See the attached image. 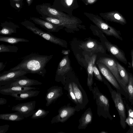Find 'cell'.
<instances>
[{"mask_svg":"<svg viewBox=\"0 0 133 133\" xmlns=\"http://www.w3.org/2000/svg\"><path fill=\"white\" fill-rule=\"evenodd\" d=\"M53 56V55L31 53L22 58L21 62L9 70H24L29 73L37 74L44 77L47 72L45 67Z\"/></svg>","mask_w":133,"mask_h":133,"instance_id":"obj_1","label":"cell"},{"mask_svg":"<svg viewBox=\"0 0 133 133\" xmlns=\"http://www.w3.org/2000/svg\"><path fill=\"white\" fill-rule=\"evenodd\" d=\"M92 91L94 99L97 105L98 116L112 120L113 118L109 111V103L108 98L100 92L97 86L94 87Z\"/></svg>","mask_w":133,"mask_h":133,"instance_id":"obj_2","label":"cell"},{"mask_svg":"<svg viewBox=\"0 0 133 133\" xmlns=\"http://www.w3.org/2000/svg\"><path fill=\"white\" fill-rule=\"evenodd\" d=\"M83 14L106 35L113 36L116 38L123 40L120 32L106 23L98 15L85 12Z\"/></svg>","mask_w":133,"mask_h":133,"instance_id":"obj_3","label":"cell"},{"mask_svg":"<svg viewBox=\"0 0 133 133\" xmlns=\"http://www.w3.org/2000/svg\"><path fill=\"white\" fill-rule=\"evenodd\" d=\"M36 9L42 16L55 17L67 20L80 21L79 18L60 11L50 6V4L43 3L37 5Z\"/></svg>","mask_w":133,"mask_h":133,"instance_id":"obj_4","label":"cell"},{"mask_svg":"<svg viewBox=\"0 0 133 133\" xmlns=\"http://www.w3.org/2000/svg\"><path fill=\"white\" fill-rule=\"evenodd\" d=\"M21 24L26 29L46 40L62 47L67 48V43L65 40L58 38L48 32L42 31L36 27L34 23L28 20H25Z\"/></svg>","mask_w":133,"mask_h":133,"instance_id":"obj_5","label":"cell"},{"mask_svg":"<svg viewBox=\"0 0 133 133\" xmlns=\"http://www.w3.org/2000/svg\"><path fill=\"white\" fill-rule=\"evenodd\" d=\"M103 81L107 86L110 93L118 113L120 125L122 128L125 129L126 127L125 110L121 96L119 93L112 89L108 82L103 80Z\"/></svg>","mask_w":133,"mask_h":133,"instance_id":"obj_6","label":"cell"},{"mask_svg":"<svg viewBox=\"0 0 133 133\" xmlns=\"http://www.w3.org/2000/svg\"><path fill=\"white\" fill-rule=\"evenodd\" d=\"M116 58L112 57H100L97 62L105 65L114 76L117 81L125 92L128 94L127 86L124 82L119 74L117 67Z\"/></svg>","mask_w":133,"mask_h":133,"instance_id":"obj_7","label":"cell"},{"mask_svg":"<svg viewBox=\"0 0 133 133\" xmlns=\"http://www.w3.org/2000/svg\"><path fill=\"white\" fill-rule=\"evenodd\" d=\"M71 82L78 102L75 108L76 111H79L84 108L88 102V99L86 93L79 83L75 81Z\"/></svg>","mask_w":133,"mask_h":133,"instance_id":"obj_8","label":"cell"},{"mask_svg":"<svg viewBox=\"0 0 133 133\" xmlns=\"http://www.w3.org/2000/svg\"><path fill=\"white\" fill-rule=\"evenodd\" d=\"M54 6L58 10L71 15L79 7L77 0H55Z\"/></svg>","mask_w":133,"mask_h":133,"instance_id":"obj_9","label":"cell"},{"mask_svg":"<svg viewBox=\"0 0 133 133\" xmlns=\"http://www.w3.org/2000/svg\"><path fill=\"white\" fill-rule=\"evenodd\" d=\"M76 111L75 107L68 105L63 106L59 109L58 114L52 118L51 123H64L74 115Z\"/></svg>","mask_w":133,"mask_h":133,"instance_id":"obj_10","label":"cell"},{"mask_svg":"<svg viewBox=\"0 0 133 133\" xmlns=\"http://www.w3.org/2000/svg\"><path fill=\"white\" fill-rule=\"evenodd\" d=\"M78 47L85 51L90 52L91 54L105 52L103 45L97 41L92 39H90L82 42L79 44Z\"/></svg>","mask_w":133,"mask_h":133,"instance_id":"obj_11","label":"cell"},{"mask_svg":"<svg viewBox=\"0 0 133 133\" xmlns=\"http://www.w3.org/2000/svg\"><path fill=\"white\" fill-rule=\"evenodd\" d=\"M28 73L27 71L21 70L4 71L0 74V86L10 83L16 78Z\"/></svg>","mask_w":133,"mask_h":133,"instance_id":"obj_12","label":"cell"},{"mask_svg":"<svg viewBox=\"0 0 133 133\" xmlns=\"http://www.w3.org/2000/svg\"><path fill=\"white\" fill-rule=\"evenodd\" d=\"M103 43L108 51L115 58L125 64H127V60L124 51L117 45L109 41L106 37L103 39Z\"/></svg>","mask_w":133,"mask_h":133,"instance_id":"obj_13","label":"cell"},{"mask_svg":"<svg viewBox=\"0 0 133 133\" xmlns=\"http://www.w3.org/2000/svg\"><path fill=\"white\" fill-rule=\"evenodd\" d=\"M36 104L35 101L18 104L12 107V110L19 112L25 118H27L32 115L35 111L34 110Z\"/></svg>","mask_w":133,"mask_h":133,"instance_id":"obj_14","label":"cell"},{"mask_svg":"<svg viewBox=\"0 0 133 133\" xmlns=\"http://www.w3.org/2000/svg\"><path fill=\"white\" fill-rule=\"evenodd\" d=\"M85 58L87 63V71L88 77L87 84L91 91L93 89L92 86L93 83V66L95 64L97 58L96 54H92L90 56L86 55Z\"/></svg>","mask_w":133,"mask_h":133,"instance_id":"obj_15","label":"cell"},{"mask_svg":"<svg viewBox=\"0 0 133 133\" xmlns=\"http://www.w3.org/2000/svg\"><path fill=\"white\" fill-rule=\"evenodd\" d=\"M62 87L57 86H52L47 90L45 99L46 101V106H49L54 103L63 94Z\"/></svg>","mask_w":133,"mask_h":133,"instance_id":"obj_16","label":"cell"},{"mask_svg":"<svg viewBox=\"0 0 133 133\" xmlns=\"http://www.w3.org/2000/svg\"><path fill=\"white\" fill-rule=\"evenodd\" d=\"M42 84V83L37 80L29 78L24 75L16 78L13 82L6 85L10 87H29Z\"/></svg>","mask_w":133,"mask_h":133,"instance_id":"obj_17","label":"cell"},{"mask_svg":"<svg viewBox=\"0 0 133 133\" xmlns=\"http://www.w3.org/2000/svg\"><path fill=\"white\" fill-rule=\"evenodd\" d=\"M71 68L70 63L68 55L64 56L59 63L56 72L55 81L67 72Z\"/></svg>","mask_w":133,"mask_h":133,"instance_id":"obj_18","label":"cell"},{"mask_svg":"<svg viewBox=\"0 0 133 133\" xmlns=\"http://www.w3.org/2000/svg\"><path fill=\"white\" fill-rule=\"evenodd\" d=\"M30 19L36 24L49 32H57L64 28L62 26L53 24L41 18L30 17Z\"/></svg>","mask_w":133,"mask_h":133,"instance_id":"obj_19","label":"cell"},{"mask_svg":"<svg viewBox=\"0 0 133 133\" xmlns=\"http://www.w3.org/2000/svg\"><path fill=\"white\" fill-rule=\"evenodd\" d=\"M98 66L104 76L117 90H120L119 83L115 77L108 68L104 64L97 62Z\"/></svg>","mask_w":133,"mask_h":133,"instance_id":"obj_20","label":"cell"},{"mask_svg":"<svg viewBox=\"0 0 133 133\" xmlns=\"http://www.w3.org/2000/svg\"><path fill=\"white\" fill-rule=\"evenodd\" d=\"M36 89V88L35 87H32L30 86L10 87L5 85L0 86V93L4 95H10L13 93L18 92L30 90H35Z\"/></svg>","mask_w":133,"mask_h":133,"instance_id":"obj_21","label":"cell"},{"mask_svg":"<svg viewBox=\"0 0 133 133\" xmlns=\"http://www.w3.org/2000/svg\"><path fill=\"white\" fill-rule=\"evenodd\" d=\"M2 27L0 30L1 35H10L13 33H17V29L19 28V26L11 22L5 21L1 24Z\"/></svg>","mask_w":133,"mask_h":133,"instance_id":"obj_22","label":"cell"},{"mask_svg":"<svg viewBox=\"0 0 133 133\" xmlns=\"http://www.w3.org/2000/svg\"><path fill=\"white\" fill-rule=\"evenodd\" d=\"M92 114L90 108L87 109L82 115L79 120V124L78 126L79 129H85L92 119Z\"/></svg>","mask_w":133,"mask_h":133,"instance_id":"obj_23","label":"cell"},{"mask_svg":"<svg viewBox=\"0 0 133 133\" xmlns=\"http://www.w3.org/2000/svg\"><path fill=\"white\" fill-rule=\"evenodd\" d=\"M40 91L30 90L22 92L13 93L10 96L14 97L15 99L18 100H22L28 98L36 96L38 95Z\"/></svg>","mask_w":133,"mask_h":133,"instance_id":"obj_24","label":"cell"},{"mask_svg":"<svg viewBox=\"0 0 133 133\" xmlns=\"http://www.w3.org/2000/svg\"><path fill=\"white\" fill-rule=\"evenodd\" d=\"M25 117L19 112L1 114L0 119L12 121H18L24 119Z\"/></svg>","mask_w":133,"mask_h":133,"instance_id":"obj_25","label":"cell"},{"mask_svg":"<svg viewBox=\"0 0 133 133\" xmlns=\"http://www.w3.org/2000/svg\"><path fill=\"white\" fill-rule=\"evenodd\" d=\"M0 41L15 44L20 42H28L29 41L23 38L0 36Z\"/></svg>","mask_w":133,"mask_h":133,"instance_id":"obj_26","label":"cell"},{"mask_svg":"<svg viewBox=\"0 0 133 133\" xmlns=\"http://www.w3.org/2000/svg\"><path fill=\"white\" fill-rule=\"evenodd\" d=\"M116 64L120 76L124 82L127 85L129 81V75L125 68L117 61Z\"/></svg>","mask_w":133,"mask_h":133,"instance_id":"obj_27","label":"cell"},{"mask_svg":"<svg viewBox=\"0 0 133 133\" xmlns=\"http://www.w3.org/2000/svg\"><path fill=\"white\" fill-rule=\"evenodd\" d=\"M129 75V81L127 86L128 94L130 102L133 104V75L131 73Z\"/></svg>","mask_w":133,"mask_h":133,"instance_id":"obj_28","label":"cell"},{"mask_svg":"<svg viewBox=\"0 0 133 133\" xmlns=\"http://www.w3.org/2000/svg\"><path fill=\"white\" fill-rule=\"evenodd\" d=\"M49 112V111H46L41 108H39L35 110L32 115L31 118L32 119H37L43 118L45 117Z\"/></svg>","mask_w":133,"mask_h":133,"instance_id":"obj_29","label":"cell"},{"mask_svg":"<svg viewBox=\"0 0 133 133\" xmlns=\"http://www.w3.org/2000/svg\"><path fill=\"white\" fill-rule=\"evenodd\" d=\"M18 48L14 45H5L2 44L0 45V53L3 52H15L17 51Z\"/></svg>","mask_w":133,"mask_h":133,"instance_id":"obj_30","label":"cell"},{"mask_svg":"<svg viewBox=\"0 0 133 133\" xmlns=\"http://www.w3.org/2000/svg\"><path fill=\"white\" fill-rule=\"evenodd\" d=\"M68 90L70 96L72 100L77 105L78 104V102L75 95L73 90L72 84L71 82L68 84Z\"/></svg>","mask_w":133,"mask_h":133,"instance_id":"obj_31","label":"cell"},{"mask_svg":"<svg viewBox=\"0 0 133 133\" xmlns=\"http://www.w3.org/2000/svg\"><path fill=\"white\" fill-rule=\"evenodd\" d=\"M93 73L96 78L99 81H103V79L97 68L95 64L93 66Z\"/></svg>","mask_w":133,"mask_h":133,"instance_id":"obj_32","label":"cell"},{"mask_svg":"<svg viewBox=\"0 0 133 133\" xmlns=\"http://www.w3.org/2000/svg\"><path fill=\"white\" fill-rule=\"evenodd\" d=\"M10 1L11 6L16 9H21L23 6V2H16L12 1Z\"/></svg>","mask_w":133,"mask_h":133,"instance_id":"obj_33","label":"cell"},{"mask_svg":"<svg viewBox=\"0 0 133 133\" xmlns=\"http://www.w3.org/2000/svg\"><path fill=\"white\" fill-rule=\"evenodd\" d=\"M10 125L5 124L0 126V133H5L8 130Z\"/></svg>","mask_w":133,"mask_h":133,"instance_id":"obj_34","label":"cell"},{"mask_svg":"<svg viewBox=\"0 0 133 133\" xmlns=\"http://www.w3.org/2000/svg\"><path fill=\"white\" fill-rule=\"evenodd\" d=\"M82 1L85 5H87L93 4L98 0H80Z\"/></svg>","mask_w":133,"mask_h":133,"instance_id":"obj_35","label":"cell"},{"mask_svg":"<svg viewBox=\"0 0 133 133\" xmlns=\"http://www.w3.org/2000/svg\"><path fill=\"white\" fill-rule=\"evenodd\" d=\"M125 122L130 127L133 126V118L128 116V117L126 118Z\"/></svg>","mask_w":133,"mask_h":133,"instance_id":"obj_36","label":"cell"},{"mask_svg":"<svg viewBox=\"0 0 133 133\" xmlns=\"http://www.w3.org/2000/svg\"><path fill=\"white\" fill-rule=\"evenodd\" d=\"M7 100L4 98H0V105H3L6 104L7 103Z\"/></svg>","mask_w":133,"mask_h":133,"instance_id":"obj_37","label":"cell"},{"mask_svg":"<svg viewBox=\"0 0 133 133\" xmlns=\"http://www.w3.org/2000/svg\"><path fill=\"white\" fill-rule=\"evenodd\" d=\"M70 52V50H62V53L65 55H68Z\"/></svg>","mask_w":133,"mask_h":133,"instance_id":"obj_38","label":"cell"},{"mask_svg":"<svg viewBox=\"0 0 133 133\" xmlns=\"http://www.w3.org/2000/svg\"><path fill=\"white\" fill-rule=\"evenodd\" d=\"M6 65H5L3 62H0V71L3 70L5 67Z\"/></svg>","mask_w":133,"mask_h":133,"instance_id":"obj_39","label":"cell"},{"mask_svg":"<svg viewBox=\"0 0 133 133\" xmlns=\"http://www.w3.org/2000/svg\"><path fill=\"white\" fill-rule=\"evenodd\" d=\"M130 54L131 59L132 66L133 69V49L131 50Z\"/></svg>","mask_w":133,"mask_h":133,"instance_id":"obj_40","label":"cell"},{"mask_svg":"<svg viewBox=\"0 0 133 133\" xmlns=\"http://www.w3.org/2000/svg\"><path fill=\"white\" fill-rule=\"evenodd\" d=\"M34 0H26L28 5L30 6L32 4Z\"/></svg>","mask_w":133,"mask_h":133,"instance_id":"obj_41","label":"cell"},{"mask_svg":"<svg viewBox=\"0 0 133 133\" xmlns=\"http://www.w3.org/2000/svg\"><path fill=\"white\" fill-rule=\"evenodd\" d=\"M114 16L115 18L118 20H119L121 19L120 16L117 14H115Z\"/></svg>","mask_w":133,"mask_h":133,"instance_id":"obj_42","label":"cell"},{"mask_svg":"<svg viewBox=\"0 0 133 133\" xmlns=\"http://www.w3.org/2000/svg\"><path fill=\"white\" fill-rule=\"evenodd\" d=\"M127 133H133V126L130 127V129L127 132Z\"/></svg>","mask_w":133,"mask_h":133,"instance_id":"obj_43","label":"cell"},{"mask_svg":"<svg viewBox=\"0 0 133 133\" xmlns=\"http://www.w3.org/2000/svg\"><path fill=\"white\" fill-rule=\"evenodd\" d=\"M9 1L16 2H22L23 1V0H9Z\"/></svg>","mask_w":133,"mask_h":133,"instance_id":"obj_44","label":"cell"},{"mask_svg":"<svg viewBox=\"0 0 133 133\" xmlns=\"http://www.w3.org/2000/svg\"><path fill=\"white\" fill-rule=\"evenodd\" d=\"M101 133H106L107 132L105 131H103L100 132Z\"/></svg>","mask_w":133,"mask_h":133,"instance_id":"obj_45","label":"cell"},{"mask_svg":"<svg viewBox=\"0 0 133 133\" xmlns=\"http://www.w3.org/2000/svg\"><path fill=\"white\" fill-rule=\"evenodd\" d=\"M132 41H133V38H132Z\"/></svg>","mask_w":133,"mask_h":133,"instance_id":"obj_46","label":"cell"}]
</instances>
